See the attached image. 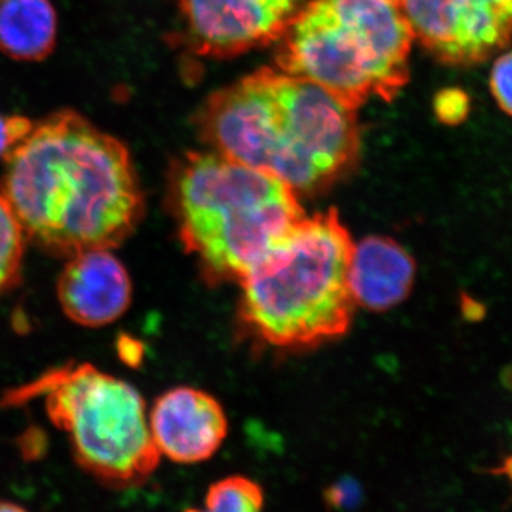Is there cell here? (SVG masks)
Here are the masks:
<instances>
[{
    "label": "cell",
    "instance_id": "7c38bea8",
    "mask_svg": "<svg viewBox=\"0 0 512 512\" xmlns=\"http://www.w3.org/2000/svg\"><path fill=\"white\" fill-rule=\"evenodd\" d=\"M57 28L52 0H0V53L9 59L46 60L55 50Z\"/></svg>",
    "mask_w": 512,
    "mask_h": 512
},
{
    "label": "cell",
    "instance_id": "30bf717a",
    "mask_svg": "<svg viewBox=\"0 0 512 512\" xmlns=\"http://www.w3.org/2000/svg\"><path fill=\"white\" fill-rule=\"evenodd\" d=\"M64 315L84 328H101L130 308L133 284L110 249H89L67 258L57 281Z\"/></svg>",
    "mask_w": 512,
    "mask_h": 512
},
{
    "label": "cell",
    "instance_id": "8992f818",
    "mask_svg": "<svg viewBox=\"0 0 512 512\" xmlns=\"http://www.w3.org/2000/svg\"><path fill=\"white\" fill-rule=\"evenodd\" d=\"M45 397L46 412L72 443L74 457L103 483L126 487L150 476L160 463L146 403L131 384L93 365L52 370L5 397L8 404Z\"/></svg>",
    "mask_w": 512,
    "mask_h": 512
},
{
    "label": "cell",
    "instance_id": "ffe728a7",
    "mask_svg": "<svg viewBox=\"0 0 512 512\" xmlns=\"http://www.w3.org/2000/svg\"><path fill=\"white\" fill-rule=\"evenodd\" d=\"M490 473L495 474V476L507 477V480L510 481V484L512 485V453L508 454V456L504 458L501 466L494 468Z\"/></svg>",
    "mask_w": 512,
    "mask_h": 512
},
{
    "label": "cell",
    "instance_id": "ac0fdd59",
    "mask_svg": "<svg viewBox=\"0 0 512 512\" xmlns=\"http://www.w3.org/2000/svg\"><path fill=\"white\" fill-rule=\"evenodd\" d=\"M359 488L353 481H340L335 487L330 488L328 501L338 507H352L359 500Z\"/></svg>",
    "mask_w": 512,
    "mask_h": 512
},
{
    "label": "cell",
    "instance_id": "8fae6325",
    "mask_svg": "<svg viewBox=\"0 0 512 512\" xmlns=\"http://www.w3.org/2000/svg\"><path fill=\"white\" fill-rule=\"evenodd\" d=\"M348 276L355 305L387 311L412 291L416 262L394 239L367 237L353 245Z\"/></svg>",
    "mask_w": 512,
    "mask_h": 512
},
{
    "label": "cell",
    "instance_id": "5b68a950",
    "mask_svg": "<svg viewBox=\"0 0 512 512\" xmlns=\"http://www.w3.org/2000/svg\"><path fill=\"white\" fill-rule=\"evenodd\" d=\"M414 40L389 0H306L279 40L276 67L357 110L396 99L409 82Z\"/></svg>",
    "mask_w": 512,
    "mask_h": 512
},
{
    "label": "cell",
    "instance_id": "5bb4252c",
    "mask_svg": "<svg viewBox=\"0 0 512 512\" xmlns=\"http://www.w3.org/2000/svg\"><path fill=\"white\" fill-rule=\"evenodd\" d=\"M264 507V491L247 477L224 478L212 485L205 497V508L217 512H251Z\"/></svg>",
    "mask_w": 512,
    "mask_h": 512
},
{
    "label": "cell",
    "instance_id": "6da1fadb",
    "mask_svg": "<svg viewBox=\"0 0 512 512\" xmlns=\"http://www.w3.org/2000/svg\"><path fill=\"white\" fill-rule=\"evenodd\" d=\"M0 192L26 241L59 258L120 247L144 215L126 144L73 110L33 123L10 148Z\"/></svg>",
    "mask_w": 512,
    "mask_h": 512
},
{
    "label": "cell",
    "instance_id": "3957f363",
    "mask_svg": "<svg viewBox=\"0 0 512 512\" xmlns=\"http://www.w3.org/2000/svg\"><path fill=\"white\" fill-rule=\"evenodd\" d=\"M170 198L185 251L215 281L244 278L303 218L288 184L217 151L180 158Z\"/></svg>",
    "mask_w": 512,
    "mask_h": 512
},
{
    "label": "cell",
    "instance_id": "52a82bcc",
    "mask_svg": "<svg viewBox=\"0 0 512 512\" xmlns=\"http://www.w3.org/2000/svg\"><path fill=\"white\" fill-rule=\"evenodd\" d=\"M414 39L437 62L471 67L512 42V0H403Z\"/></svg>",
    "mask_w": 512,
    "mask_h": 512
},
{
    "label": "cell",
    "instance_id": "d6986e66",
    "mask_svg": "<svg viewBox=\"0 0 512 512\" xmlns=\"http://www.w3.org/2000/svg\"><path fill=\"white\" fill-rule=\"evenodd\" d=\"M119 353L123 362L130 366H137L141 362V357H143V348L137 340L128 338V336H121L119 339Z\"/></svg>",
    "mask_w": 512,
    "mask_h": 512
},
{
    "label": "cell",
    "instance_id": "44dd1931",
    "mask_svg": "<svg viewBox=\"0 0 512 512\" xmlns=\"http://www.w3.org/2000/svg\"><path fill=\"white\" fill-rule=\"evenodd\" d=\"M23 507L18 504L9 503V501L0 500V511H22Z\"/></svg>",
    "mask_w": 512,
    "mask_h": 512
},
{
    "label": "cell",
    "instance_id": "277c9868",
    "mask_svg": "<svg viewBox=\"0 0 512 512\" xmlns=\"http://www.w3.org/2000/svg\"><path fill=\"white\" fill-rule=\"evenodd\" d=\"M352 237L338 212L305 217L241 282L242 320L278 348H308L340 338L353 318Z\"/></svg>",
    "mask_w": 512,
    "mask_h": 512
},
{
    "label": "cell",
    "instance_id": "e0dca14e",
    "mask_svg": "<svg viewBox=\"0 0 512 512\" xmlns=\"http://www.w3.org/2000/svg\"><path fill=\"white\" fill-rule=\"evenodd\" d=\"M33 123L26 117H5L0 114V157L5 158L6 153L29 133Z\"/></svg>",
    "mask_w": 512,
    "mask_h": 512
},
{
    "label": "cell",
    "instance_id": "7402d4cb",
    "mask_svg": "<svg viewBox=\"0 0 512 512\" xmlns=\"http://www.w3.org/2000/svg\"><path fill=\"white\" fill-rule=\"evenodd\" d=\"M389 2L396 3V5H402L403 0H389Z\"/></svg>",
    "mask_w": 512,
    "mask_h": 512
},
{
    "label": "cell",
    "instance_id": "2e32d148",
    "mask_svg": "<svg viewBox=\"0 0 512 512\" xmlns=\"http://www.w3.org/2000/svg\"><path fill=\"white\" fill-rule=\"evenodd\" d=\"M434 113L447 126L463 123L470 113L468 94L460 89L441 90L434 99Z\"/></svg>",
    "mask_w": 512,
    "mask_h": 512
},
{
    "label": "cell",
    "instance_id": "9a60e30c",
    "mask_svg": "<svg viewBox=\"0 0 512 512\" xmlns=\"http://www.w3.org/2000/svg\"><path fill=\"white\" fill-rule=\"evenodd\" d=\"M490 92L498 109L512 117V49L495 59L490 73Z\"/></svg>",
    "mask_w": 512,
    "mask_h": 512
},
{
    "label": "cell",
    "instance_id": "9c48e42d",
    "mask_svg": "<svg viewBox=\"0 0 512 512\" xmlns=\"http://www.w3.org/2000/svg\"><path fill=\"white\" fill-rule=\"evenodd\" d=\"M148 424L158 453L180 464L208 460L228 434V419L218 400L192 387H177L158 397Z\"/></svg>",
    "mask_w": 512,
    "mask_h": 512
},
{
    "label": "cell",
    "instance_id": "ba28073f",
    "mask_svg": "<svg viewBox=\"0 0 512 512\" xmlns=\"http://www.w3.org/2000/svg\"><path fill=\"white\" fill-rule=\"evenodd\" d=\"M197 55L229 59L279 42L306 0H175Z\"/></svg>",
    "mask_w": 512,
    "mask_h": 512
},
{
    "label": "cell",
    "instance_id": "4fadbf2b",
    "mask_svg": "<svg viewBox=\"0 0 512 512\" xmlns=\"http://www.w3.org/2000/svg\"><path fill=\"white\" fill-rule=\"evenodd\" d=\"M25 245L26 237L18 218L0 192V295L20 281Z\"/></svg>",
    "mask_w": 512,
    "mask_h": 512
},
{
    "label": "cell",
    "instance_id": "7a4b0ae2",
    "mask_svg": "<svg viewBox=\"0 0 512 512\" xmlns=\"http://www.w3.org/2000/svg\"><path fill=\"white\" fill-rule=\"evenodd\" d=\"M197 128L212 151L275 175L296 192L335 181L360 148L356 110L279 67H262L212 94Z\"/></svg>",
    "mask_w": 512,
    "mask_h": 512
}]
</instances>
